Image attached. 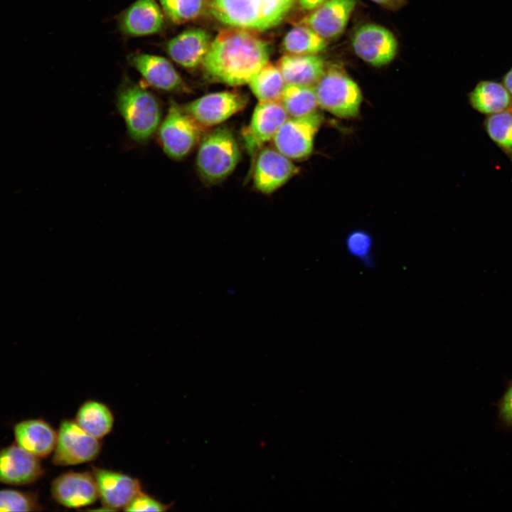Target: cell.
<instances>
[{
    "label": "cell",
    "instance_id": "6da1fadb",
    "mask_svg": "<svg viewBox=\"0 0 512 512\" xmlns=\"http://www.w3.org/2000/svg\"><path fill=\"white\" fill-rule=\"evenodd\" d=\"M270 53L268 43L255 31L235 28L222 31L211 41L202 65L210 80L242 85L268 63Z\"/></svg>",
    "mask_w": 512,
    "mask_h": 512
},
{
    "label": "cell",
    "instance_id": "7a4b0ae2",
    "mask_svg": "<svg viewBox=\"0 0 512 512\" xmlns=\"http://www.w3.org/2000/svg\"><path fill=\"white\" fill-rule=\"evenodd\" d=\"M295 0H212L210 10L220 22L235 28L262 31L282 22Z\"/></svg>",
    "mask_w": 512,
    "mask_h": 512
},
{
    "label": "cell",
    "instance_id": "3957f363",
    "mask_svg": "<svg viewBox=\"0 0 512 512\" xmlns=\"http://www.w3.org/2000/svg\"><path fill=\"white\" fill-rule=\"evenodd\" d=\"M240 159V151L233 132L219 127L201 140L196 156V166L201 176L210 183L230 175Z\"/></svg>",
    "mask_w": 512,
    "mask_h": 512
},
{
    "label": "cell",
    "instance_id": "277c9868",
    "mask_svg": "<svg viewBox=\"0 0 512 512\" xmlns=\"http://www.w3.org/2000/svg\"><path fill=\"white\" fill-rule=\"evenodd\" d=\"M319 107L344 119L356 117L363 100L358 84L340 65L326 68L314 85Z\"/></svg>",
    "mask_w": 512,
    "mask_h": 512
},
{
    "label": "cell",
    "instance_id": "5b68a950",
    "mask_svg": "<svg viewBox=\"0 0 512 512\" xmlns=\"http://www.w3.org/2000/svg\"><path fill=\"white\" fill-rule=\"evenodd\" d=\"M117 105L130 137L137 142H146L158 129L161 108L155 97L138 85L120 91Z\"/></svg>",
    "mask_w": 512,
    "mask_h": 512
},
{
    "label": "cell",
    "instance_id": "8992f818",
    "mask_svg": "<svg viewBox=\"0 0 512 512\" xmlns=\"http://www.w3.org/2000/svg\"><path fill=\"white\" fill-rule=\"evenodd\" d=\"M100 439L83 430L74 420L61 421L52 462L56 466H73L90 462L100 454Z\"/></svg>",
    "mask_w": 512,
    "mask_h": 512
},
{
    "label": "cell",
    "instance_id": "52a82bcc",
    "mask_svg": "<svg viewBox=\"0 0 512 512\" xmlns=\"http://www.w3.org/2000/svg\"><path fill=\"white\" fill-rule=\"evenodd\" d=\"M323 119V115L318 111L287 118L272 139L275 149L290 159L308 158L314 149V138Z\"/></svg>",
    "mask_w": 512,
    "mask_h": 512
},
{
    "label": "cell",
    "instance_id": "ba28073f",
    "mask_svg": "<svg viewBox=\"0 0 512 512\" xmlns=\"http://www.w3.org/2000/svg\"><path fill=\"white\" fill-rule=\"evenodd\" d=\"M201 125L182 107L172 105L159 128V139L164 152L171 159L185 158L201 136Z\"/></svg>",
    "mask_w": 512,
    "mask_h": 512
},
{
    "label": "cell",
    "instance_id": "9c48e42d",
    "mask_svg": "<svg viewBox=\"0 0 512 512\" xmlns=\"http://www.w3.org/2000/svg\"><path fill=\"white\" fill-rule=\"evenodd\" d=\"M351 46L360 59L375 67L390 63L398 50L395 35L385 27L373 23L362 24L354 30Z\"/></svg>",
    "mask_w": 512,
    "mask_h": 512
},
{
    "label": "cell",
    "instance_id": "30bf717a",
    "mask_svg": "<svg viewBox=\"0 0 512 512\" xmlns=\"http://www.w3.org/2000/svg\"><path fill=\"white\" fill-rule=\"evenodd\" d=\"M288 118L280 102H259L250 123L242 132L245 148L252 161L267 142Z\"/></svg>",
    "mask_w": 512,
    "mask_h": 512
},
{
    "label": "cell",
    "instance_id": "8fae6325",
    "mask_svg": "<svg viewBox=\"0 0 512 512\" xmlns=\"http://www.w3.org/2000/svg\"><path fill=\"white\" fill-rule=\"evenodd\" d=\"M247 104V98L244 95L223 91L203 95L182 108L200 125L210 127L227 120Z\"/></svg>",
    "mask_w": 512,
    "mask_h": 512
},
{
    "label": "cell",
    "instance_id": "7c38bea8",
    "mask_svg": "<svg viewBox=\"0 0 512 512\" xmlns=\"http://www.w3.org/2000/svg\"><path fill=\"white\" fill-rule=\"evenodd\" d=\"M52 498L69 508H79L93 504L98 498V491L92 471H68L51 483Z\"/></svg>",
    "mask_w": 512,
    "mask_h": 512
},
{
    "label": "cell",
    "instance_id": "4fadbf2b",
    "mask_svg": "<svg viewBox=\"0 0 512 512\" xmlns=\"http://www.w3.org/2000/svg\"><path fill=\"white\" fill-rule=\"evenodd\" d=\"M253 182L260 193L274 192L299 171L297 166L276 149L265 147L256 156Z\"/></svg>",
    "mask_w": 512,
    "mask_h": 512
},
{
    "label": "cell",
    "instance_id": "5bb4252c",
    "mask_svg": "<svg viewBox=\"0 0 512 512\" xmlns=\"http://www.w3.org/2000/svg\"><path fill=\"white\" fill-rule=\"evenodd\" d=\"M41 459L16 443L0 449V483L28 486L38 481L45 469Z\"/></svg>",
    "mask_w": 512,
    "mask_h": 512
},
{
    "label": "cell",
    "instance_id": "9a60e30c",
    "mask_svg": "<svg viewBox=\"0 0 512 512\" xmlns=\"http://www.w3.org/2000/svg\"><path fill=\"white\" fill-rule=\"evenodd\" d=\"M99 498L108 510L124 509L141 491L140 481L122 472L94 467Z\"/></svg>",
    "mask_w": 512,
    "mask_h": 512
},
{
    "label": "cell",
    "instance_id": "2e32d148",
    "mask_svg": "<svg viewBox=\"0 0 512 512\" xmlns=\"http://www.w3.org/2000/svg\"><path fill=\"white\" fill-rule=\"evenodd\" d=\"M356 4V0H326L298 24L310 28L325 40L335 39L343 33Z\"/></svg>",
    "mask_w": 512,
    "mask_h": 512
},
{
    "label": "cell",
    "instance_id": "e0dca14e",
    "mask_svg": "<svg viewBox=\"0 0 512 512\" xmlns=\"http://www.w3.org/2000/svg\"><path fill=\"white\" fill-rule=\"evenodd\" d=\"M15 443L43 459L53 454L57 440V431L41 418H31L16 422L13 427Z\"/></svg>",
    "mask_w": 512,
    "mask_h": 512
},
{
    "label": "cell",
    "instance_id": "ac0fdd59",
    "mask_svg": "<svg viewBox=\"0 0 512 512\" xmlns=\"http://www.w3.org/2000/svg\"><path fill=\"white\" fill-rule=\"evenodd\" d=\"M210 43L208 32L194 28L171 39L166 45V50L171 59L181 66L196 68L202 63Z\"/></svg>",
    "mask_w": 512,
    "mask_h": 512
},
{
    "label": "cell",
    "instance_id": "d6986e66",
    "mask_svg": "<svg viewBox=\"0 0 512 512\" xmlns=\"http://www.w3.org/2000/svg\"><path fill=\"white\" fill-rule=\"evenodd\" d=\"M277 66L286 84L314 86L326 69L324 60L318 54L284 55Z\"/></svg>",
    "mask_w": 512,
    "mask_h": 512
},
{
    "label": "cell",
    "instance_id": "ffe728a7",
    "mask_svg": "<svg viewBox=\"0 0 512 512\" xmlns=\"http://www.w3.org/2000/svg\"><path fill=\"white\" fill-rule=\"evenodd\" d=\"M132 63L144 79L157 89L173 91L183 87L181 76L166 58L140 53L132 58Z\"/></svg>",
    "mask_w": 512,
    "mask_h": 512
},
{
    "label": "cell",
    "instance_id": "44dd1931",
    "mask_svg": "<svg viewBox=\"0 0 512 512\" xmlns=\"http://www.w3.org/2000/svg\"><path fill=\"white\" fill-rule=\"evenodd\" d=\"M164 26L162 11L155 0H137L126 11L122 28L127 34L143 36L160 31Z\"/></svg>",
    "mask_w": 512,
    "mask_h": 512
},
{
    "label": "cell",
    "instance_id": "7402d4cb",
    "mask_svg": "<svg viewBox=\"0 0 512 512\" xmlns=\"http://www.w3.org/2000/svg\"><path fill=\"white\" fill-rule=\"evenodd\" d=\"M471 107L487 115L512 110V96L501 83L481 81L469 95Z\"/></svg>",
    "mask_w": 512,
    "mask_h": 512
},
{
    "label": "cell",
    "instance_id": "603a6c76",
    "mask_svg": "<svg viewBox=\"0 0 512 512\" xmlns=\"http://www.w3.org/2000/svg\"><path fill=\"white\" fill-rule=\"evenodd\" d=\"M90 435L101 439L112 431L114 417L110 408L95 400L85 401L79 407L74 420Z\"/></svg>",
    "mask_w": 512,
    "mask_h": 512
},
{
    "label": "cell",
    "instance_id": "cb8c5ba5",
    "mask_svg": "<svg viewBox=\"0 0 512 512\" xmlns=\"http://www.w3.org/2000/svg\"><path fill=\"white\" fill-rule=\"evenodd\" d=\"M259 102H280L286 85L277 65L267 63L248 82Z\"/></svg>",
    "mask_w": 512,
    "mask_h": 512
},
{
    "label": "cell",
    "instance_id": "d4e9b609",
    "mask_svg": "<svg viewBox=\"0 0 512 512\" xmlns=\"http://www.w3.org/2000/svg\"><path fill=\"white\" fill-rule=\"evenodd\" d=\"M280 102L290 117L313 113L319 107L315 87L312 85L286 84Z\"/></svg>",
    "mask_w": 512,
    "mask_h": 512
},
{
    "label": "cell",
    "instance_id": "484cf974",
    "mask_svg": "<svg viewBox=\"0 0 512 512\" xmlns=\"http://www.w3.org/2000/svg\"><path fill=\"white\" fill-rule=\"evenodd\" d=\"M327 46L326 40L302 24L290 29L282 42V48L287 54H319L324 51Z\"/></svg>",
    "mask_w": 512,
    "mask_h": 512
},
{
    "label": "cell",
    "instance_id": "4316f807",
    "mask_svg": "<svg viewBox=\"0 0 512 512\" xmlns=\"http://www.w3.org/2000/svg\"><path fill=\"white\" fill-rule=\"evenodd\" d=\"M484 128L490 139L512 159V110L488 115Z\"/></svg>",
    "mask_w": 512,
    "mask_h": 512
},
{
    "label": "cell",
    "instance_id": "83f0119b",
    "mask_svg": "<svg viewBox=\"0 0 512 512\" xmlns=\"http://www.w3.org/2000/svg\"><path fill=\"white\" fill-rule=\"evenodd\" d=\"M167 17L175 23H183L202 15L207 0H159Z\"/></svg>",
    "mask_w": 512,
    "mask_h": 512
},
{
    "label": "cell",
    "instance_id": "f1b7e54d",
    "mask_svg": "<svg viewBox=\"0 0 512 512\" xmlns=\"http://www.w3.org/2000/svg\"><path fill=\"white\" fill-rule=\"evenodd\" d=\"M41 510L43 506L36 493L13 489H0V512Z\"/></svg>",
    "mask_w": 512,
    "mask_h": 512
},
{
    "label": "cell",
    "instance_id": "f546056e",
    "mask_svg": "<svg viewBox=\"0 0 512 512\" xmlns=\"http://www.w3.org/2000/svg\"><path fill=\"white\" fill-rule=\"evenodd\" d=\"M345 247L348 254L366 266L374 263L373 239L363 230H355L349 233L345 239Z\"/></svg>",
    "mask_w": 512,
    "mask_h": 512
},
{
    "label": "cell",
    "instance_id": "4dcf8cb0",
    "mask_svg": "<svg viewBox=\"0 0 512 512\" xmlns=\"http://www.w3.org/2000/svg\"><path fill=\"white\" fill-rule=\"evenodd\" d=\"M171 504H165L141 491L124 509L126 511H166Z\"/></svg>",
    "mask_w": 512,
    "mask_h": 512
},
{
    "label": "cell",
    "instance_id": "1f68e13d",
    "mask_svg": "<svg viewBox=\"0 0 512 512\" xmlns=\"http://www.w3.org/2000/svg\"><path fill=\"white\" fill-rule=\"evenodd\" d=\"M498 418L501 425L512 429V380L497 403Z\"/></svg>",
    "mask_w": 512,
    "mask_h": 512
},
{
    "label": "cell",
    "instance_id": "d6a6232c",
    "mask_svg": "<svg viewBox=\"0 0 512 512\" xmlns=\"http://www.w3.org/2000/svg\"><path fill=\"white\" fill-rule=\"evenodd\" d=\"M379 6L390 10L397 11L403 7L407 3V0H370Z\"/></svg>",
    "mask_w": 512,
    "mask_h": 512
},
{
    "label": "cell",
    "instance_id": "836d02e7",
    "mask_svg": "<svg viewBox=\"0 0 512 512\" xmlns=\"http://www.w3.org/2000/svg\"><path fill=\"white\" fill-rule=\"evenodd\" d=\"M326 0H298L301 9L306 11H312Z\"/></svg>",
    "mask_w": 512,
    "mask_h": 512
},
{
    "label": "cell",
    "instance_id": "e575fe53",
    "mask_svg": "<svg viewBox=\"0 0 512 512\" xmlns=\"http://www.w3.org/2000/svg\"><path fill=\"white\" fill-rule=\"evenodd\" d=\"M503 83L512 96V69L510 70L503 77Z\"/></svg>",
    "mask_w": 512,
    "mask_h": 512
}]
</instances>
